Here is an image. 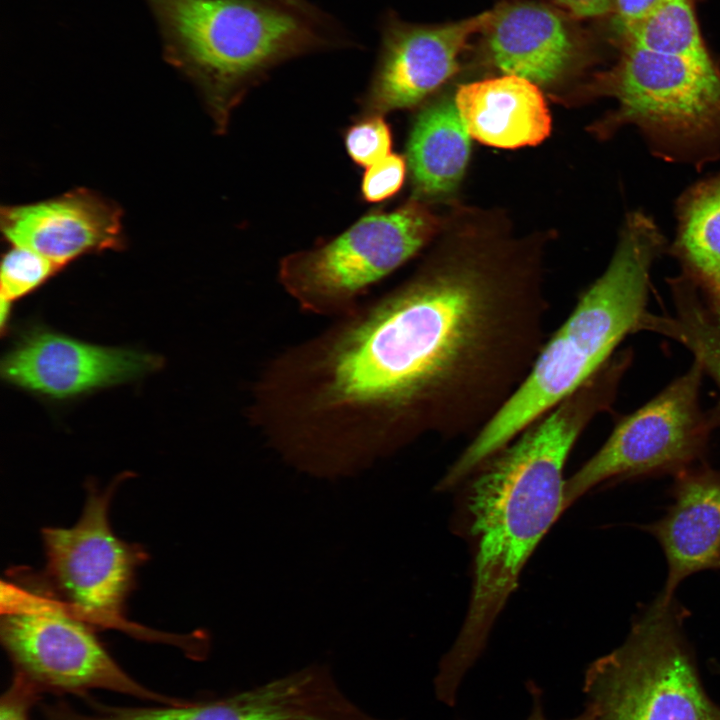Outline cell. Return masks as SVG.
Masks as SVG:
<instances>
[{
  "label": "cell",
  "instance_id": "cell-1",
  "mask_svg": "<svg viewBox=\"0 0 720 720\" xmlns=\"http://www.w3.org/2000/svg\"><path fill=\"white\" fill-rule=\"evenodd\" d=\"M531 260L462 249L292 345L311 431L375 463L429 434L474 437L529 374L549 310Z\"/></svg>",
  "mask_w": 720,
  "mask_h": 720
},
{
  "label": "cell",
  "instance_id": "cell-2",
  "mask_svg": "<svg viewBox=\"0 0 720 720\" xmlns=\"http://www.w3.org/2000/svg\"><path fill=\"white\" fill-rule=\"evenodd\" d=\"M623 375L620 365L606 364L470 475L466 506L476 544L473 587L463 626L435 678L441 698H456L524 565L565 511L566 461L585 428L611 407Z\"/></svg>",
  "mask_w": 720,
  "mask_h": 720
},
{
  "label": "cell",
  "instance_id": "cell-3",
  "mask_svg": "<svg viewBox=\"0 0 720 720\" xmlns=\"http://www.w3.org/2000/svg\"><path fill=\"white\" fill-rule=\"evenodd\" d=\"M668 245L652 216L642 210L625 216L606 269L546 339L517 391L448 468L449 483L467 479L610 360L617 346L644 321L652 267Z\"/></svg>",
  "mask_w": 720,
  "mask_h": 720
},
{
  "label": "cell",
  "instance_id": "cell-4",
  "mask_svg": "<svg viewBox=\"0 0 720 720\" xmlns=\"http://www.w3.org/2000/svg\"><path fill=\"white\" fill-rule=\"evenodd\" d=\"M165 60L200 90L219 128L253 85L306 55L358 48L309 0H145Z\"/></svg>",
  "mask_w": 720,
  "mask_h": 720
},
{
  "label": "cell",
  "instance_id": "cell-5",
  "mask_svg": "<svg viewBox=\"0 0 720 720\" xmlns=\"http://www.w3.org/2000/svg\"><path fill=\"white\" fill-rule=\"evenodd\" d=\"M591 91L617 103L594 128L601 137L631 126L663 161L701 169L720 158V69L711 56L625 43Z\"/></svg>",
  "mask_w": 720,
  "mask_h": 720
},
{
  "label": "cell",
  "instance_id": "cell-6",
  "mask_svg": "<svg viewBox=\"0 0 720 720\" xmlns=\"http://www.w3.org/2000/svg\"><path fill=\"white\" fill-rule=\"evenodd\" d=\"M674 601L659 596L618 648L586 670V709L595 720H720L681 631Z\"/></svg>",
  "mask_w": 720,
  "mask_h": 720
},
{
  "label": "cell",
  "instance_id": "cell-7",
  "mask_svg": "<svg viewBox=\"0 0 720 720\" xmlns=\"http://www.w3.org/2000/svg\"><path fill=\"white\" fill-rule=\"evenodd\" d=\"M439 228L440 219L418 200L373 212L337 237L282 258L278 281L304 313L340 318L414 257Z\"/></svg>",
  "mask_w": 720,
  "mask_h": 720
},
{
  "label": "cell",
  "instance_id": "cell-8",
  "mask_svg": "<svg viewBox=\"0 0 720 720\" xmlns=\"http://www.w3.org/2000/svg\"><path fill=\"white\" fill-rule=\"evenodd\" d=\"M115 481L101 491L88 488L79 521L70 528L42 531L46 553L43 590L92 627L113 628L141 640L176 645L195 653L191 635L153 631L125 617V602L134 587L136 569L146 552L114 534L108 519Z\"/></svg>",
  "mask_w": 720,
  "mask_h": 720
},
{
  "label": "cell",
  "instance_id": "cell-9",
  "mask_svg": "<svg viewBox=\"0 0 720 720\" xmlns=\"http://www.w3.org/2000/svg\"><path fill=\"white\" fill-rule=\"evenodd\" d=\"M1 642L15 673L37 689L86 695L103 689L160 704L184 701L154 692L124 671L93 627L43 590L2 582Z\"/></svg>",
  "mask_w": 720,
  "mask_h": 720
},
{
  "label": "cell",
  "instance_id": "cell-10",
  "mask_svg": "<svg viewBox=\"0 0 720 720\" xmlns=\"http://www.w3.org/2000/svg\"><path fill=\"white\" fill-rule=\"evenodd\" d=\"M704 372L695 359L683 375L621 418L601 448L566 480L564 509L608 481L690 468L720 419V411L701 407Z\"/></svg>",
  "mask_w": 720,
  "mask_h": 720
},
{
  "label": "cell",
  "instance_id": "cell-11",
  "mask_svg": "<svg viewBox=\"0 0 720 720\" xmlns=\"http://www.w3.org/2000/svg\"><path fill=\"white\" fill-rule=\"evenodd\" d=\"M493 10L442 25L406 23L394 13L379 22L380 45L363 97L364 115L409 108L454 75L468 41L484 31Z\"/></svg>",
  "mask_w": 720,
  "mask_h": 720
},
{
  "label": "cell",
  "instance_id": "cell-12",
  "mask_svg": "<svg viewBox=\"0 0 720 720\" xmlns=\"http://www.w3.org/2000/svg\"><path fill=\"white\" fill-rule=\"evenodd\" d=\"M159 366V358L148 353L38 331L25 337L3 358L1 374L28 391L67 399L132 381Z\"/></svg>",
  "mask_w": 720,
  "mask_h": 720
},
{
  "label": "cell",
  "instance_id": "cell-13",
  "mask_svg": "<svg viewBox=\"0 0 720 720\" xmlns=\"http://www.w3.org/2000/svg\"><path fill=\"white\" fill-rule=\"evenodd\" d=\"M121 209L88 189L1 209L11 246L28 248L59 269L85 254L123 247Z\"/></svg>",
  "mask_w": 720,
  "mask_h": 720
},
{
  "label": "cell",
  "instance_id": "cell-14",
  "mask_svg": "<svg viewBox=\"0 0 720 720\" xmlns=\"http://www.w3.org/2000/svg\"><path fill=\"white\" fill-rule=\"evenodd\" d=\"M674 502L648 527L668 564L659 597L673 601L677 586L693 573L720 569V472L688 468L677 474Z\"/></svg>",
  "mask_w": 720,
  "mask_h": 720
},
{
  "label": "cell",
  "instance_id": "cell-15",
  "mask_svg": "<svg viewBox=\"0 0 720 720\" xmlns=\"http://www.w3.org/2000/svg\"><path fill=\"white\" fill-rule=\"evenodd\" d=\"M494 65L505 74L547 84L571 64L575 48L563 19L545 5L516 2L493 9L484 30Z\"/></svg>",
  "mask_w": 720,
  "mask_h": 720
},
{
  "label": "cell",
  "instance_id": "cell-16",
  "mask_svg": "<svg viewBox=\"0 0 720 720\" xmlns=\"http://www.w3.org/2000/svg\"><path fill=\"white\" fill-rule=\"evenodd\" d=\"M455 106L471 137L500 148L536 145L550 133L551 117L534 82L520 76L462 85Z\"/></svg>",
  "mask_w": 720,
  "mask_h": 720
},
{
  "label": "cell",
  "instance_id": "cell-17",
  "mask_svg": "<svg viewBox=\"0 0 720 720\" xmlns=\"http://www.w3.org/2000/svg\"><path fill=\"white\" fill-rule=\"evenodd\" d=\"M676 231L667 252L682 277L720 315V170L688 186L675 203Z\"/></svg>",
  "mask_w": 720,
  "mask_h": 720
},
{
  "label": "cell",
  "instance_id": "cell-18",
  "mask_svg": "<svg viewBox=\"0 0 720 720\" xmlns=\"http://www.w3.org/2000/svg\"><path fill=\"white\" fill-rule=\"evenodd\" d=\"M470 137L450 100L438 101L421 111L407 145L418 196L438 197L457 187L469 160Z\"/></svg>",
  "mask_w": 720,
  "mask_h": 720
},
{
  "label": "cell",
  "instance_id": "cell-19",
  "mask_svg": "<svg viewBox=\"0 0 720 720\" xmlns=\"http://www.w3.org/2000/svg\"><path fill=\"white\" fill-rule=\"evenodd\" d=\"M625 43L668 54L708 57L691 0H660Z\"/></svg>",
  "mask_w": 720,
  "mask_h": 720
},
{
  "label": "cell",
  "instance_id": "cell-20",
  "mask_svg": "<svg viewBox=\"0 0 720 720\" xmlns=\"http://www.w3.org/2000/svg\"><path fill=\"white\" fill-rule=\"evenodd\" d=\"M59 270L36 252L11 246L1 264V298L12 302L24 297Z\"/></svg>",
  "mask_w": 720,
  "mask_h": 720
},
{
  "label": "cell",
  "instance_id": "cell-21",
  "mask_svg": "<svg viewBox=\"0 0 720 720\" xmlns=\"http://www.w3.org/2000/svg\"><path fill=\"white\" fill-rule=\"evenodd\" d=\"M344 142L353 162L369 167L390 154L392 133L382 115H365L346 130Z\"/></svg>",
  "mask_w": 720,
  "mask_h": 720
},
{
  "label": "cell",
  "instance_id": "cell-22",
  "mask_svg": "<svg viewBox=\"0 0 720 720\" xmlns=\"http://www.w3.org/2000/svg\"><path fill=\"white\" fill-rule=\"evenodd\" d=\"M406 175L405 159L390 153L377 163L367 167L361 182V194L365 201L378 203L394 196L402 187Z\"/></svg>",
  "mask_w": 720,
  "mask_h": 720
},
{
  "label": "cell",
  "instance_id": "cell-23",
  "mask_svg": "<svg viewBox=\"0 0 720 720\" xmlns=\"http://www.w3.org/2000/svg\"><path fill=\"white\" fill-rule=\"evenodd\" d=\"M40 693L29 680L14 673L9 687L1 696L0 720H31V709Z\"/></svg>",
  "mask_w": 720,
  "mask_h": 720
},
{
  "label": "cell",
  "instance_id": "cell-24",
  "mask_svg": "<svg viewBox=\"0 0 720 720\" xmlns=\"http://www.w3.org/2000/svg\"><path fill=\"white\" fill-rule=\"evenodd\" d=\"M660 0H615V24L625 37L658 4Z\"/></svg>",
  "mask_w": 720,
  "mask_h": 720
},
{
  "label": "cell",
  "instance_id": "cell-25",
  "mask_svg": "<svg viewBox=\"0 0 720 720\" xmlns=\"http://www.w3.org/2000/svg\"><path fill=\"white\" fill-rule=\"evenodd\" d=\"M579 17H596L612 8L615 0H558Z\"/></svg>",
  "mask_w": 720,
  "mask_h": 720
},
{
  "label": "cell",
  "instance_id": "cell-26",
  "mask_svg": "<svg viewBox=\"0 0 720 720\" xmlns=\"http://www.w3.org/2000/svg\"><path fill=\"white\" fill-rule=\"evenodd\" d=\"M528 690L532 696L533 699V706L531 713L529 717L526 720H549L546 718L544 712H543V705H542V692L540 688L532 681L528 682ZM567 720H595L594 715L588 710L585 709L583 713L578 715L575 718L567 719Z\"/></svg>",
  "mask_w": 720,
  "mask_h": 720
},
{
  "label": "cell",
  "instance_id": "cell-27",
  "mask_svg": "<svg viewBox=\"0 0 720 720\" xmlns=\"http://www.w3.org/2000/svg\"><path fill=\"white\" fill-rule=\"evenodd\" d=\"M10 305H11L10 301L1 298L0 320H1L2 330L5 328V324L8 320L9 314H10Z\"/></svg>",
  "mask_w": 720,
  "mask_h": 720
},
{
  "label": "cell",
  "instance_id": "cell-28",
  "mask_svg": "<svg viewBox=\"0 0 720 720\" xmlns=\"http://www.w3.org/2000/svg\"><path fill=\"white\" fill-rule=\"evenodd\" d=\"M718 383L720 384V380L718 381Z\"/></svg>",
  "mask_w": 720,
  "mask_h": 720
}]
</instances>
